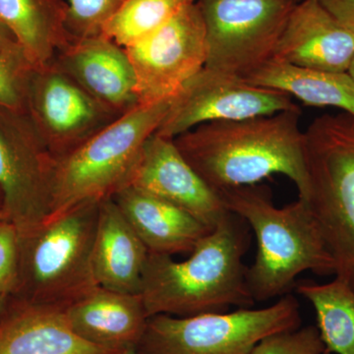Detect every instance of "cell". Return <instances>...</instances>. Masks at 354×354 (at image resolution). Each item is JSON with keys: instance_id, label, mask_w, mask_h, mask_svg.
<instances>
[{"instance_id": "21", "label": "cell", "mask_w": 354, "mask_h": 354, "mask_svg": "<svg viewBox=\"0 0 354 354\" xmlns=\"http://www.w3.org/2000/svg\"><path fill=\"white\" fill-rule=\"evenodd\" d=\"M246 82L295 97L312 106H332L354 118V79L348 72L305 68L272 58Z\"/></svg>"}, {"instance_id": "19", "label": "cell", "mask_w": 354, "mask_h": 354, "mask_svg": "<svg viewBox=\"0 0 354 354\" xmlns=\"http://www.w3.org/2000/svg\"><path fill=\"white\" fill-rule=\"evenodd\" d=\"M148 257L145 244L113 197L102 200L93 245V270L97 285L139 295Z\"/></svg>"}, {"instance_id": "25", "label": "cell", "mask_w": 354, "mask_h": 354, "mask_svg": "<svg viewBox=\"0 0 354 354\" xmlns=\"http://www.w3.org/2000/svg\"><path fill=\"white\" fill-rule=\"evenodd\" d=\"M326 353L316 326L285 330L269 335L250 354H323Z\"/></svg>"}, {"instance_id": "4", "label": "cell", "mask_w": 354, "mask_h": 354, "mask_svg": "<svg viewBox=\"0 0 354 354\" xmlns=\"http://www.w3.org/2000/svg\"><path fill=\"white\" fill-rule=\"evenodd\" d=\"M171 101L137 106L74 150L53 157L48 218L84 203L111 198L124 187L142 148L164 120Z\"/></svg>"}, {"instance_id": "16", "label": "cell", "mask_w": 354, "mask_h": 354, "mask_svg": "<svg viewBox=\"0 0 354 354\" xmlns=\"http://www.w3.org/2000/svg\"><path fill=\"white\" fill-rule=\"evenodd\" d=\"M64 313L79 337L114 353L136 348L149 318L140 295L100 286L64 306Z\"/></svg>"}, {"instance_id": "34", "label": "cell", "mask_w": 354, "mask_h": 354, "mask_svg": "<svg viewBox=\"0 0 354 354\" xmlns=\"http://www.w3.org/2000/svg\"><path fill=\"white\" fill-rule=\"evenodd\" d=\"M323 354H329V353H323Z\"/></svg>"}, {"instance_id": "10", "label": "cell", "mask_w": 354, "mask_h": 354, "mask_svg": "<svg viewBox=\"0 0 354 354\" xmlns=\"http://www.w3.org/2000/svg\"><path fill=\"white\" fill-rule=\"evenodd\" d=\"M125 50L136 77L140 106L176 97L208 59L206 28L196 1Z\"/></svg>"}, {"instance_id": "9", "label": "cell", "mask_w": 354, "mask_h": 354, "mask_svg": "<svg viewBox=\"0 0 354 354\" xmlns=\"http://www.w3.org/2000/svg\"><path fill=\"white\" fill-rule=\"evenodd\" d=\"M51 160L27 113L0 108V215L21 239L50 215Z\"/></svg>"}, {"instance_id": "30", "label": "cell", "mask_w": 354, "mask_h": 354, "mask_svg": "<svg viewBox=\"0 0 354 354\" xmlns=\"http://www.w3.org/2000/svg\"><path fill=\"white\" fill-rule=\"evenodd\" d=\"M7 297L0 295V318L3 315L7 309Z\"/></svg>"}, {"instance_id": "3", "label": "cell", "mask_w": 354, "mask_h": 354, "mask_svg": "<svg viewBox=\"0 0 354 354\" xmlns=\"http://www.w3.org/2000/svg\"><path fill=\"white\" fill-rule=\"evenodd\" d=\"M227 211L246 221L257 241L255 261L247 268L254 301L291 293L304 272H335V262L308 203L301 198L279 208L266 186L249 185L218 193Z\"/></svg>"}, {"instance_id": "22", "label": "cell", "mask_w": 354, "mask_h": 354, "mask_svg": "<svg viewBox=\"0 0 354 354\" xmlns=\"http://www.w3.org/2000/svg\"><path fill=\"white\" fill-rule=\"evenodd\" d=\"M295 290L313 306L326 353L354 354V288L335 277L327 283L297 279Z\"/></svg>"}, {"instance_id": "2", "label": "cell", "mask_w": 354, "mask_h": 354, "mask_svg": "<svg viewBox=\"0 0 354 354\" xmlns=\"http://www.w3.org/2000/svg\"><path fill=\"white\" fill-rule=\"evenodd\" d=\"M250 232L243 218L228 211L188 259L176 262L172 256L149 253L139 295L148 317H190L252 307L243 263Z\"/></svg>"}, {"instance_id": "13", "label": "cell", "mask_w": 354, "mask_h": 354, "mask_svg": "<svg viewBox=\"0 0 354 354\" xmlns=\"http://www.w3.org/2000/svg\"><path fill=\"white\" fill-rule=\"evenodd\" d=\"M125 186L171 203L211 228L228 212L220 195L188 164L174 139L156 133L142 148Z\"/></svg>"}, {"instance_id": "7", "label": "cell", "mask_w": 354, "mask_h": 354, "mask_svg": "<svg viewBox=\"0 0 354 354\" xmlns=\"http://www.w3.org/2000/svg\"><path fill=\"white\" fill-rule=\"evenodd\" d=\"M299 327V302L288 293L265 308L149 317L135 349L139 354H250L265 337Z\"/></svg>"}, {"instance_id": "15", "label": "cell", "mask_w": 354, "mask_h": 354, "mask_svg": "<svg viewBox=\"0 0 354 354\" xmlns=\"http://www.w3.org/2000/svg\"><path fill=\"white\" fill-rule=\"evenodd\" d=\"M272 58L305 68L348 72L354 58V32L319 0H300Z\"/></svg>"}, {"instance_id": "20", "label": "cell", "mask_w": 354, "mask_h": 354, "mask_svg": "<svg viewBox=\"0 0 354 354\" xmlns=\"http://www.w3.org/2000/svg\"><path fill=\"white\" fill-rule=\"evenodd\" d=\"M67 13L66 0H0V21L34 68L50 64L74 39Z\"/></svg>"}, {"instance_id": "6", "label": "cell", "mask_w": 354, "mask_h": 354, "mask_svg": "<svg viewBox=\"0 0 354 354\" xmlns=\"http://www.w3.org/2000/svg\"><path fill=\"white\" fill-rule=\"evenodd\" d=\"M102 201L79 205L48 218L21 239L23 301L66 306L99 286L93 270V245Z\"/></svg>"}, {"instance_id": "1", "label": "cell", "mask_w": 354, "mask_h": 354, "mask_svg": "<svg viewBox=\"0 0 354 354\" xmlns=\"http://www.w3.org/2000/svg\"><path fill=\"white\" fill-rule=\"evenodd\" d=\"M301 111L205 123L174 139L188 164L215 192L256 185L274 174L308 191Z\"/></svg>"}, {"instance_id": "23", "label": "cell", "mask_w": 354, "mask_h": 354, "mask_svg": "<svg viewBox=\"0 0 354 354\" xmlns=\"http://www.w3.org/2000/svg\"><path fill=\"white\" fill-rule=\"evenodd\" d=\"M196 0H127L102 27V36L127 48L152 34Z\"/></svg>"}, {"instance_id": "17", "label": "cell", "mask_w": 354, "mask_h": 354, "mask_svg": "<svg viewBox=\"0 0 354 354\" xmlns=\"http://www.w3.org/2000/svg\"><path fill=\"white\" fill-rule=\"evenodd\" d=\"M0 354H118L70 328L64 306L21 301L0 318Z\"/></svg>"}, {"instance_id": "32", "label": "cell", "mask_w": 354, "mask_h": 354, "mask_svg": "<svg viewBox=\"0 0 354 354\" xmlns=\"http://www.w3.org/2000/svg\"><path fill=\"white\" fill-rule=\"evenodd\" d=\"M118 354H139L137 353L136 349H129V351H123V353H118Z\"/></svg>"}, {"instance_id": "29", "label": "cell", "mask_w": 354, "mask_h": 354, "mask_svg": "<svg viewBox=\"0 0 354 354\" xmlns=\"http://www.w3.org/2000/svg\"><path fill=\"white\" fill-rule=\"evenodd\" d=\"M0 55L17 62L30 64L19 44L1 21H0Z\"/></svg>"}, {"instance_id": "24", "label": "cell", "mask_w": 354, "mask_h": 354, "mask_svg": "<svg viewBox=\"0 0 354 354\" xmlns=\"http://www.w3.org/2000/svg\"><path fill=\"white\" fill-rule=\"evenodd\" d=\"M68 4L67 30L73 38L102 34L106 21L127 0H66Z\"/></svg>"}, {"instance_id": "11", "label": "cell", "mask_w": 354, "mask_h": 354, "mask_svg": "<svg viewBox=\"0 0 354 354\" xmlns=\"http://www.w3.org/2000/svg\"><path fill=\"white\" fill-rule=\"evenodd\" d=\"M298 109L290 95L205 66L172 97L156 134L174 139L205 123L249 120Z\"/></svg>"}, {"instance_id": "14", "label": "cell", "mask_w": 354, "mask_h": 354, "mask_svg": "<svg viewBox=\"0 0 354 354\" xmlns=\"http://www.w3.org/2000/svg\"><path fill=\"white\" fill-rule=\"evenodd\" d=\"M51 64L118 116L140 106L127 50L102 35L74 38Z\"/></svg>"}, {"instance_id": "18", "label": "cell", "mask_w": 354, "mask_h": 354, "mask_svg": "<svg viewBox=\"0 0 354 354\" xmlns=\"http://www.w3.org/2000/svg\"><path fill=\"white\" fill-rule=\"evenodd\" d=\"M113 199L149 253H190L213 228L171 203L124 186Z\"/></svg>"}, {"instance_id": "26", "label": "cell", "mask_w": 354, "mask_h": 354, "mask_svg": "<svg viewBox=\"0 0 354 354\" xmlns=\"http://www.w3.org/2000/svg\"><path fill=\"white\" fill-rule=\"evenodd\" d=\"M32 69L27 62L0 55V108L27 113L28 86Z\"/></svg>"}, {"instance_id": "31", "label": "cell", "mask_w": 354, "mask_h": 354, "mask_svg": "<svg viewBox=\"0 0 354 354\" xmlns=\"http://www.w3.org/2000/svg\"><path fill=\"white\" fill-rule=\"evenodd\" d=\"M348 72L349 73V75L353 77V78L354 79V58L353 62H351V66H349Z\"/></svg>"}, {"instance_id": "35", "label": "cell", "mask_w": 354, "mask_h": 354, "mask_svg": "<svg viewBox=\"0 0 354 354\" xmlns=\"http://www.w3.org/2000/svg\"><path fill=\"white\" fill-rule=\"evenodd\" d=\"M0 216H1V215H0Z\"/></svg>"}, {"instance_id": "33", "label": "cell", "mask_w": 354, "mask_h": 354, "mask_svg": "<svg viewBox=\"0 0 354 354\" xmlns=\"http://www.w3.org/2000/svg\"><path fill=\"white\" fill-rule=\"evenodd\" d=\"M297 2H299V1H300V0H297Z\"/></svg>"}, {"instance_id": "12", "label": "cell", "mask_w": 354, "mask_h": 354, "mask_svg": "<svg viewBox=\"0 0 354 354\" xmlns=\"http://www.w3.org/2000/svg\"><path fill=\"white\" fill-rule=\"evenodd\" d=\"M27 114L51 157L74 150L120 118L53 64L32 69Z\"/></svg>"}, {"instance_id": "27", "label": "cell", "mask_w": 354, "mask_h": 354, "mask_svg": "<svg viewBox=\"0 0 354 354\" xmlns=\"http://www.w3.org/2000/svg\"><path fill=\"white\" fill-rule=\"evenodd\" d=\"M21 237L10 221L0 216V295H16L20 281Z\"/></svg>"}, {"instance_id": "8", "label": "cell", "mask_w": 354, "mask_h": 354, "mask_svg": "<svg viewBox=\"0 0 354 354\" xmlns=\"http://www.w3.org/2000/svg\"><path fill=\"white\" fill-rule=\"evenodd\" d=\"M206 28V67L245 79L274 57L297 0H196Z\"/></svg>"}, {"instance_id": "28", "label": "cell", "mask_w": 354, "mask_h": 354, "mask_svg": "<svg viewBox=\"0 0 354 354\" xmlns=\"http://www.w3.org/2000/svg\"><path fill=\"white\" fill-rule=\"evenodd\" d=\"M342 25L354 32V0H319Z\"/></svg>"}, {"instance_id": "5", "label": "cell", "mask_w": 354, "mask_h": 354, "mask_svg": "<svg viewBox=\"0 0 354 354\" xmlns=\"http://www.w3.org/2000/svg\"><path fill=\"white\" fill-rule=\"evenodd\" d=\"M308 191L315 216L335 262L334 274L354 288V118L323 114L304 131Z\"/></svg>"}]
</instances>
